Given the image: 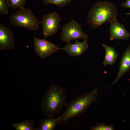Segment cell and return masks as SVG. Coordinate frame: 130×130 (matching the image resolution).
Returning a JSON list of instances; mask_svg holds the SVG:
<instances>
[{
  "label": "cell",
  "mask_w": 130,
  "mask_h": 130,
  "mask_svg": "<svg viewBox=\"0 0 130 130\" xmlns=\"http://www.w3.org/2000/svg\"><path fill=\"white\" fill-rule=\"evenodd\" d=\"M66 93L62 86L56 84L49 86L43 96L41 109L47 118L59 115L67 104Z\"/></svg>",
  "instance_id": "cell-1"
},
{
  "label": "cell",
  "mask_w": 130,
  "mask_h": 130,
  "mask_svg": "<svg viewBox=\"0 0 130 130\" xmlns=\"http://www.w3.org/2000/svg\"><path fill=\"white\" fill-rule=\"evenodd\" d=\"M98 88L81 96H77L67 103L65 111L59 117L58 125H60L74 117L86 112L90 105L96 100L98 95Z\"/></svg>",
  "instance_id": "cell-2"
},
{
  "label": "cell",
  "mask_w": 130,
  "mask_h": 130,
  "mask_svg": "<svg viewBox=\"0 0 130 130\" xmlns=\"http://www.w3.org/2000/svg\"><path fill=\"white\" fill-rule=\"evenodd\" d=\"M117 16V8L113 4L107 1H98L89 12L88 23L92 28L96 29L105 22L116 20Z\"/></svg>",
  "instance_id": "cell-3"
},
{
  "label": "cell",
  "mask_w": 130,
  "mask_h": 130,
  "mask_svg": "<svg viewBox=\"0 0 130 130\" xmlns=\"http://www.w3.org/2000/svg\"><path fill=\"white\" fill-rule=\"evenodd\" d=\"M10 20L12 26L33 31L38 30L41 23L31 9L24 7L13 13Z\"/></svg>",
  "instance_id": "cell-4"
},
{
  "label": "cell",
  "mask_w": 130,
  "mask_h": 130,
  "mask_svg": "<svg viewBox=\"0 0 130 130\" xmlns=\"http://www.w3.org/2000/svg\"><path fill=\"white\" fill-rule=\"evenodd\" d=\"M62 29L60 39L63 41L67 43L79 39L87 40L89 37V35L82 31L81 26L74 20L65 24Z\"/></svg>",
  "instance_id": "cell-5"
},
{
  "label": "cell",
  "mask_w": 130,
  "mask_h": 130,
  "mask_svg": "<svg viewBox=\"0 0 130 130\" xmlns=\"http://www.w3.org/2000/svg\"><path fill=\"white\" fill-rule=\"evenodd\" d=\"M62 20L57 12H53L44 15L40 22L42 32L45 38L52 36L60 28V23Z\"/></svg>",
  "instance_id": "cell-6"
},
{
  "label": "cell",
  "mask_w": 130,
  "mask_h": 130,
  "mask_svg": "<svg viewBox=\"0 0 130 130\" xmlns=\"http://www.w3.org/2000/svg\"><path fill=\"white\" fill-rule=\"evenodd\" d=\"M34 49L36 55L43 58L50 56L62 48L46 40L41 39L33 36Z\"/></svg>",
  "instance_id": "cell-7"
},
{
  "label": "cell",
  "mask_w": 130,
  "mask_h": 130,
  "mask_svg": "<svg viewBox=\"0 0 130 130\" xmlns=\"http://www.w3.org/2000/svg\"><path fill=\"white\" fill-rule=\"evenodd\" d=\"M110 23L109 38L110 40H128L130 36V33L126 30L124 24L118 22L116 20Z\"/></svg>",
  "instance_id": "cell-8"
},
{
  "label": "cell",
  "mask_w": 130,
  "mask_h": 130,
  "mask_svg": "<svg viewBox=\"0 0 130 130\" xmlns=\"http://www.w3.org/2000/svg\"><path fill=\"white\" fill-rule=\"evenodd\" d=\"M13 33L8 27L0 23V50L13 49L15 45Z\"/></svg>",
  "instance_id": "cell-9"
},
{
  "label": "cell",
  "mask_w": 130,
  "mask_h": 130,
  "mask_svg": "<svg viewBox=\"0 0 130 130\" xmlns=\"http://www.w3.org/2000/svg\"><path fill=\"white\" fill-rule=\"evenodd\" d=\"M130 70V45H129L124 52L120 60L119 70L117 76L109 88L116 83L121 78Z\"/></svg>",
  "instance_id": "cell-10"
},
{
  "label": "cell",
  "mask_w": 130,
  "mask_h": 130,
  "mask_svg": "<svg viewBox=\"0 0 130 130\" xmlns=\"http://www.w3.org/2000/svg\"><path fill=\"white\" fill-rule=\"evenodd\" d=\"M88 48L89 45L87 40L80 42L77 40L75 44L67 43L62 49L64 50L69 55L77 57L83 54Z\"/></svg>",
  "instance_id": "cell-11"
},
{
  "label": "cell",
  "mask_w": 130,
  "mask_h": 130,
  "mask_svg": "<svg viewBox=\"0 0 130 130\" xmlns=\"http://www.w3.org/2000/svg\"><path fill=\"white\" fill-rule=\"evenodd\" d=\"M104 48L105 53L102 64L104 66L107 65H112L117 61L119 54L115 48L113 46L106 45L104 44L102 45Z\"/></svg>",
  "instance_id": "cell-12"
},
{
  "label": "cell",
  "mask_w": 130,
  "mask_h": 130,
  "mask_svg": "<svg viewBox=\"0 0 130 130\" xmlns=\"http://www.w3.org/2000/svg\"><path fill=\"white\" fill-rule=\"evenodd\" d=\"M60 117L56 118H47L41 120L39 122V126L37 130H54L58 125V123Z\"/></svg>",
  "instance_id": "cell-13"
},
{
  "label": "cell",
  "mask_w": 130,
  "mask_h": 130,
  "mask_svg": "<svg viewBox=\"0 0 130 130\" xmlns=\"http://www.w3.org/2000/svg\"><path fill=\"white\" fill-rule=\"evenodd\" d=\"M13 127L16 130H34V124L33 120L31 119L23 121L12 124Z\"/></svg>",
  "instance_id": "cell-14"
},
{
  "label": "cell",
  "mask_w": 130,
  "mask_h": 130,
  "mask_svg": "<svg viewBox=\"0 0 130 130\" xmlns=\"http://www.w3.org/2000/svg\"><path fill=\"white\" fill-rule=\"evenodd\" d=\"M10 7L13 10L24 8L26 0H7Z\"/></svg>",
  "instance_id": "cell-15"
},
{
  "label": "cell",
  "mask_w": 130,
  "mask_h": 130,
  "mask_svg": "<svg viewBox=\"0 0 130 130\" xmlns=\"http://www.w3.org/2000/svg\"><path fill=\"white\" fill-rule=\"evenodd\" d=\"M73 0H43L44 5L49 4H54L57 6L62 7L70 3Z\"/></svg>",
  "instance_id": "cell-16"
},
{
  "label": "cell",
  "mask_w": 130,
  "mask_h": 130,
  "mask_svg": "<svg viewBox=\"0 0 130 130\" xmlns=\"http://www.w3.org/2000/svg\"><path fill=\"white\" fill-rule=\"evenodd\" d=\"M9 7L7 0H0V15L2 16L7 15Z\"/></svg>",
  "instance_id": "cell-17"
},
{
  "label": "cell",
  "mask_w": 130,
  "mask_h": 130,
  "mask_svg": "<svg viewBox=\"0 0 130 130\" xmlns=\"http://www.w3.org/2000/svg\"><path fill=\"white\" fill-rule=\"evenodd\" d=\"M113 124L110 125H106L103 122L101 124L98 123L95 126L91 127L90 130H114Z\"/></svg>",
  "instance_id": "cell-18"
},
{
  "label": "cell",
  "mask_w": 130,
  "mask_h": 130,
  "mask_svg": "<svg viewBox=\"0 0 130 130\" xmlns=\"http://www.w3.org/2000/svg\"><path fill=\"white\" fill-rule=\"evenodd\" d=\"M121 5L123 7L130 8V0H127L125 2L122 3Z\"/></svg>",
  "instance_id": "cell-19"
},
{
  "label": "cell",
  "mask_w": 130,
  "mask_h": 130,
  "mask_svg": "<svg viewBox=\"0 0 130 130\" xmlns=\"http://www.w3.org/2000/svg\"><path fill=\"white\" fill-rule=\"evenodd\" d=\"M126 14L127 15H130V13H126Z\"/></svg>",
  "instance_id": "cell-20"
}]
</instances>
